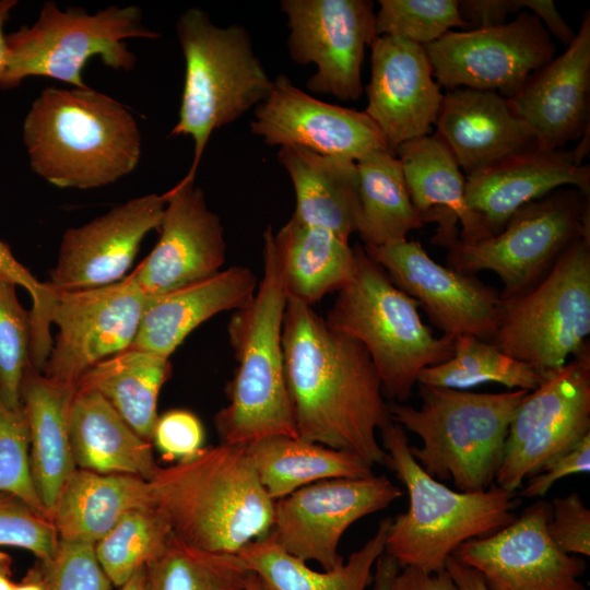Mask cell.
<instances>
[{"label": "cell", "mask_w": 590, "mask_h": 590, "mask_svg": "<svg viewBox=\"0 0 590 590\" xmlns=\"http://www.w3.org/2000/svg\"><path fill=\"white\" fill-rule=\"evenodd\" d=\"M282 345L286 388L300 439L386 465L376 437L391 422L366 350L333 331L311 306L287 297Z\"/></svg>", "instance_id": "obj_1"}, {"label": "cell", "mask_w": 590, "mask_h": 590, "mask_svg": "<svg viewBox=\"0 0 590 590\" xmlns=\"http://www.w3.org/2000/svg\"><path fill=\"white\" fill-rule=\"evenodd\" d=\"M22 134L33 172L59 188L110 185L134 170L141 157L133 115L90 86L43 90L25 116Z\"/></svg>", "instance_id": "obj_2"}, {"label": "cell", "mask_w": 590, "mask_h": 590, "mask_svg": "<svg viewBox=\"0 0 590 590\" xmlns=\"http://www.w3.org/2000/svg\"><path fill=\"white\" fill-rule=\"evenodd\" d=\"M153 505L173 534L206 552L237 554L270 534L274 500L246 446L220 444L160 468L150 480Z\"/></svg>", "instance_id": "obj_3"}, {"label": "cell", "mask_w": 590, "mask_h": 590, "mask_svg": "<svg viewBox=\"0 0 590 590\" xmlns=\"http://www.w3.org/2000/svg\"><path fill=\"white\" fill-rule=\"evenodd\" d=\"M273 229L263 233V275L252 298L234 311L228 340L237 362L228 403L214 415L220 441L246 446L272 437H298L286 388L282 329L287 296L273 252Z\"/></svg>", "instance_id": "obj_4"}, {"label": "cell", "mask_w": 590, "mask_h": 590, "mask_svg": "<svg viewBox=\"0 0 590 590\" xmlns=\"http://www.w3.org/2000/svg\"><path fill=\"white\" fill-rule=\"evenodd\" d=\"M379 432L387 452L386 467L396 473L409 496L408 510L392 518L385 548L401 568L442 571L462 543L488 536L518 517L517 492L495 484L484 491H453L417 463L402 426L391 421Z\"/></svg>", "instance_id": "obj_5"}, {"label": "cell", "mask_w": 590, "mask_h": 590, "mask_svg": "<svg viewBox=\"0 0 590 590\" xmlns=\"http://www.w3.org/2000/svg\"><path fill=\"white\" fill-rule=\"evenodd\" d=\"M420 408L388 403L391 421L422 439L411 453L423 470L460 492L484 491L495 482L511 420L529 391L497 393L417 384Z\"/></svg>", "instance_id": "obj_6"}, {"label": "cell", "mask_w": 590, "mask_h": 590, "mask_svg": "<svg viewBox=\"0 0 590 590\" xmlns=\"http://www.w3.org/2000/svg\"><path fill=\"white\" fill-rule=\"evenodd\" d=\"M354 251L353 279L338 292L324 320L366 350L385 399L404 403L421 370L452 355L453 339L434 335L423 323L417 303L391 282L362 245Z\"/></svg>", "instance_id": "obj_7"}, {"label": "cell", "mask_w": 590, "mask_h": 590, "mask_svg": "<svg viewBox=\"0 0 590 590\" xmlns=\"http://www.w3.org/2000/svg\"><path fill=\"white\" fill-rule=\"evenodd\" d=\"M185 59V81L177 123L170 135L190 137L193 160L185 177L194 179L214 130L227 126L271 93L270 79L238 24L215 25L208 12L189 8L176 23Z\"/></svg>", "instance_id": "obj_8"}, {"label": "cell", "mask_w": 590, "mask_h": 590, "mask_svg": "<svg viewBox=\"0 0 590 590\" xmlns=\"http://www.w3.org/2000/svg\"><path fill=\"white\" fill-rule=\"evenodd\" d=\"M160 34L143 24L135 5H110L96 13L61 10L44 3L38 19L7 35L8 62L0 88L16 87L30 76H45L86 87L82 72L87 61L99 58L108 68L130 71L135 56L125 40L156 39Z\"/></svg>", "instance_id": "obj_9"}, {"label": "cell", "mask_w": 590, "mask_h": 590, "mask_svg": "<svg viewBox=\"0 0 590 590\" xmlns=\"http://www.w3.org/2000/svg\"><path fill=\"white\" fill-rule=\"evenodd\" d=\"M590 238H576L524 294L502 298L489 342L540 373L558 368L588 344Z\"/></svg>", "instance_id": "obj_10"}, {"label": "cell", "mask_w": 590, "mask_h": 590, "mask_svg": "<svg viewBox=\"0 0 590 590\" xmlns=\"http://www.w3.org/2000/svg\"><path fill=\"white\" fill-rule=\"evenodd\" d=\"M589 196L562 187L519 209L504 228L485 239L447 248V267L472 275L492 271L504 285L502 298L534 287L578 237L590 238Z\"/></svg>", "instance_id": "obj_11"}, {"label": "cell", "mask_w": 590, "mask_h": 590, "mask_svg": "<svg viewBox=\"0 0 590 590\" xmlns=\"http://www.w3.org/2000/svg\"><path fill=\"white\" fill-rule=\"evenodd\" d=\"M590 433V346L543 373L509 425L494 484L517 492L546 462Z\"/></svg>", "instance_id": "obj_12"}, {"label": "cell", "mask_w": 590, "mask_h": 590, "mask_svg": "<svg viewBox=\"0 0 590 590\" xmlns=\"http://www.w3.org/2000/svg\"><path fill=\"white\" fill-rule=\"evenodd\" d=\"M424 48L440 86L493 91L506 98L515 96L556 50L542 22L527 11L502 25L449 31Z\"/></svg>", "instance_id": "obj_13"}, {"label": "cell", "mask_w": 590, "mask_h": 590, "mask_svg": "<svg viewBox=\"0 0 590 590\" xmlns=\"http://www.w3.org/2000/svg\"><path fill=\"white\" fill-rule=\"evenodd\" d=\"M150 298L132 273L108 285L59 292L51 314L58 332L42 373L76 385L94 365L131 347Z\"/></svg>", "instance_id": "obj_14"}, {"label": "cell", "mask_w": 590, "mask_h": 590, "mask_svg": "<svg viewBox=\"0 0 590 590\" xmlns=\"http://www.w3.org/2000/svg\"><path fill=\"white\" fill-rule=\"evenodd\" d=\"M287 17V50L298 64L316 66L306 86L340 101L363 94L365 48L377 36L376 13L369 0H282Z\"/></svg>", "instance_id": "obj_15"}, {"label": "cell", "mask_w": 590, "mask_h": 590, "mask_svg": "<svg viewBox=\"0 0 590 590\" xmlns=\"http://www.w3.org/2000/svg\"><path fill=\"white\" fill-rule=\"evenodd\" d=\"M402 494L386 475L319 481L274 502L269 535L291 555L330 570L344 563L339 545L347 528Z\"/></svg>", "instance_id": "obj_16"}, {"label": "cell", "mask_w": 590, "mask_h": 590, "mask_svg": "<svg viewBox=\"0 0 590 590\" xmlns=\"http://www.w3.org/2000/svg\"><path fill=\"white\" fill-rule=\"evenodd\" d=\"M364 249L391 282L417 303L442 335L455 340L470 334L492 340L502 303L495 288L439 264L415 240Z\"/></svg>", "instance_id": "obj_17"}, {"label": "cell", "mask_w": 590, "mask_h": 590, "mask_svg": "<svg viewBox=\"0 0 590 590\" xmlns=\"http://www.w3.org/2000/svg\"><path fill=\"white\" fill-rule=\"evenodd\" d=\"M551 514V503L539 499L505 528L462 543L452 556L477 570L487 590H587L579 580L586 562L560 551L547 533Z\"/></svg>", "instance_id": "obj_18"}, {"label": "cell", "mask_w": 590, "mask_h": 590, "mask_svg": "<svg viewBox=\"0 0 590 590\" xmlns=\"http://www.w3.org/2000/svg\"><path fill=\"white\" fill-rule=\"evenodd\" d=\"M164 196L158 240L131 272L151 297L213 276L226 258L221 219L209 209L194 179L182 177Z\"/></svg>", "instance_id": "obj_19"}, {"label": "cell", "mask_w": 590, "mask_h": 590, "mask_svg": "<svg viewBox=\"0 0 590 590\" xmlns=\"http://www.w3.org/2000/svg\"><path fill=\"white\" fill-rule=\"evenodd\" d=\"M250 132L270 146H299L323 155L359 161L389 150L366 113L324 103L281 74L269 96L256 106Z\"/></svg>", "instance_id": "obj_20"}, {"label": "cell", "mask_w": 590, "mask_h": 590, "mask_svg": "<svg viewBox=\"0 0 590 590\" xmlns=\"http://www.w3.org/2000/svg\"><path fill=\"white\" fill-rule=\"evenodd\" d=\"M164 193H150L117 204L61 238L49 286L59 292L93 288L122 280L144 237L158 229Z\"/></svg>", "instance_id": "obj_21"}, {"label": "cell", "mask_w": 590, "mask_h": 590, "mask_svg": "<svg viewBox=\"0 0 590 590\" xmlns=\"http://www.w3.org/2000/svg\"><path fill=\"white\" fill-rule=\"evenodd\" d=\"M366 115L394 154L403 143L430 134L444 94L424 46L391 36L370 44Z\"/></svg>", "instance_id": "obj_22"}, {"label": "cell", "mask_w": 590, "mask_h": 590, "mask_svg": "<svg viewBox=\"0 0 590 590\" xmlns=\"http://www.w3.org/2000/svg\"><path fill=\"white\" fill-rule=\"evenodd\" d=\"M590 12L566 50L554 57L507 98L533 134L535 146L553 151L589 131Z\"/></svg>", "instance_id": "obj_23"}, {"label": "cell", "mask_w": 590, "mask_h": 590, "mask_svg": "<svg viewBox=\"0 0 590 590\" xmlns=\"http://www.w3.org/2000/svg\"><path fill=\"white\" fill-rule=\"evenodd\" d=\"M577 148L509 155L465 176V201L491 233H499L522 206L562 187L590 191V166Z\"/></svg>", "instance_id": "obj_24"}, {"label": "cell", "mask_w": 590, "mask_h": 590, "mask_svg": "<svg viewBox=\"0 0 590 590\" xmlns=\"http://www.w3.org/2000/svg\"><path fill=\"white\" fill-rule=\"evenodd\" d=\"M435 125L467 175L535 146L508 99L493 91L459 87L444 94Z\"/></svg>", "instance_id": "obj_25"}, {"label": "cell", "mask_w": 590, "mask_h": 590, "mask_svg": "<svg viewBox=\"0 0 590 590\" xmlns=\"http://www.w3.org/2000/svg\"><path fill=\"white\" fill-rule=\"evenodd\" d=\"M399 158L411 201L424 223H437L432 243L448 247L456 239L474 243L493 234L465 201V176L436 134L401 144Z\"/></svg>", "instance_id": "obj_26"}, {"label": "cell", "mask_w": 590, "mask_h": 590, "mask_svg": "<svg viewBox=\"0 0 590 590\" xmlns=\"http://www.w3.org/2000/svg\"><path fill=\"white\" fill-rule=\"evenodd\" d=\"M257 286L249 268L233 266L203 281L153 296L132 346L169 358L200 324L220 312L244 307Z\"/></svg>", "instance_id": "obj_27"}, {"label": "cell", "mask_w": 590, "mask_h": 590, "mask_svg": "<svg viewBox=\"0 0 590 590\" xmlns=\"http://www.w3.org/2000/svg\"><path fill=\"white\" fill-rule=\"evenodd\" d=\"M75 390L76 385L52 381L32 365L21 384L20 400L30 428L31 473L49 517L62 486L76 469L69 436V410Z\"/></svg>", "instance_id": "obj_28"}, {"label": "cell", "mask_w": 590, "mask_h": 590, "mask_svg": "<svg viewBox=\"0 0 590 590\" xmlns=\"http://www.w3.org/2000/svg\"><path fill=\"white\" fill-rule=\"evenodd\" d=\"M278 158L294 187L292 219L349 241L359 217L356 162L299 146H281Z\"/></svg>", "instance_id": "obj_29"}, {"label": "cell", "mask_w": 590, "mask_h": 590, "mask_svg": "<svg viewBox=\"0 0 590 590\" xmlns=\"http://www.w3.org/2000/svg\"><path fill=\"white\" fill-rule=\"evenodd\" d=\"M69 436L78 469L150 481L161 468L152 442L140 437L95 390L76 387L69 410Z\"/></svg>", "instance_id": "obj_30"}, {"label": "cell", "mask_w": 590, "mask_h": 590, "mask_svg": "<svg viewBox=\"0 0 590 590\" xmlns=\"http://www.w3.org/2000/svg\"><path fill=\"white\" fill-rule=\"evenodd\" d=\"M149 505H153L150 481L76 468L62 486L50 518L59 541L95 544L125 514Z\"/></svg>", "instance_id": "obj_31"}, {"label": "cell", "mask_w": 590, "mask_h": 590, "mask_svg": "<svg viewBox=\"0 0 590 590\" xmlns=\"http://www.w3.org/2000/svg\"><path fill=\"white\" fill-rule=\"evenodd\" d=\"M273 252L286 296L314 306L339 292L355 271V251L334 233L290 219L273 232Z\"/></svg>", "instance_id": "obj_32"}, {"label": "cell", "mask_w": 590, "mask_h": 590, "mask_svg": "<svg viewBox=\"0 0 590 590\" xmlns=\"http://www.w3.org/2000/svg\"><path fill=\"white\" fill-rule=\"evenodd\" d=\"M391 522V517L382 519L375 534L346 563L330 570L311 569L270 535L248 543L237 555L257 577L261 590H366L373 582V567L385 553Z\"/></svg>", "instance_id": "obj_33"}, {"label": "cell", "mask_w": 590, "mask_h": 590, "mask_svg": "<svg viewBox=\"0 0 590 590\" xmlns=\"http://www.w3.org/2000/svg\"><path fill=\"white\" fill-rule=\"evenodd\" d=\"M246 449L261 485L274 502L319 481L374 474L373 467L358 456L299 437H266L246 445Z\"/></svg>", "instance_id": "obj_34"}, {"label": "cell", "mask_w": 590, "mask_h": 590, "mask_svg": "<svg viewBox=\"0 0 590 590\" xmlns=\"http://www.w3.org/2000/svg\"><path fill=\"white\" fill-rule=\"evenodd\" d=\"M170 374L169 358L131 346L94 365L76 387L101 393L140 437L152 442L160 391Z\"/></svg>", "instance_id": "obj_35"}, {"label": "cell", "mask_w": 590, "mask_h": 590, "mask_svg": "<svg viewBox=\"0 0 590 590\" xmlns=\"http://www.w3.org/2000/svg\"><path fill=\"white\" fill-rule=\"evenodd\" d=\"M359 217L356 233L364 247L405 240L425 223L414 208L401 163L390 150L369 153L356 162Z\"/></svg>", "instance_id": "obj_36"}, {"label": "cell", "mask_w": 590, "mask_h": 590, "mask_svg": "<svg viewBox=\"0 0 590 590\" xmlns=\"http://www.w3.org/2000/svg\"><path fill=\"white\" fill-rule=\"evenodd\" d=\"M543 373L502 352L492 342L463 334L455 338L452 355L445 362L421 370L417 384L468 390L495 382L509 390L532 391Z\"/></svg>", "instance_id": "obj_37"}, {"label": "cell", "mask_w": 590, "mask_h": 590, "mask_svg": "<svg viewBox=\"0 0 590 590\" xmlns=\"http://www.w3.org/2000/svg\"><path fill=\"white\" fill-rule=\"evenodd\" d=\"M252 571L237 554L211 553L172 535L144 566L142 590H245Z\"/></svg>", "instance_id": "obj_38"}, {"label": "cell", "mask_w": 590, "mask_h": 590, "mask_svg": "<svg viewBox=\"0 0 590 590\" xmlns=\"http://www.w3.org/2000/svg\"><path fill=\"white\" fill-rule=\"evenodd\" d=\"M172 535L166 518L154 505H149L125 514L94 544V552L110 583L121 588L164 552Z\"/></svg>", "instance_id": "obj_39"}, {"label": "cell", "mask_w": 590, "mask_h": 590, "mask_svg": "<svg viewBox=\"0 0 590 590\" xmlns=\"http://www.w3.org/2000/svg\"><path fill=\"white\" fill-rule=\"evenodd\" d=\"M377 36L427 46L455 27L465 28L458 0H379Z\"/></svg>", "instance_id": "obj_40"}, {"label": "cell", "mask_w": 590, "mask_h": 590, "mask_svg": "<svg viewBox=\"0 0 590 590\" xmlns=\"http://www.w3.org/2000/svg\"><path fill=\"white\" fill-rule=\"evenodd\" d=\"M15 286L0 276V399L10 409L21 405V384L31 365L30 314Z\"/></svg>", "instance_id": "obj_41"}, {"label": "cell", "mask_w": 590, "mask_h": 590, "mask_svg": "<svg viewBox=\"0 0 590 590\" xmlns=\"http://www.w3.org/2000/svg\"><path fill=\"white\" fill-rule=\"evenodd\" d=\"M0 494L14 495L49 517L31 473L30 428L25 410L10 409L0 399ZM50 518V517H49Z\"/></svg>", "instance_id": "obj_42"}, {"label": "cell", "mask_w": 590, "mask_h": 590, "mask_svg": "<svg viewBox=\"0 0 590 590\" xmlns=\"http://www.w3.org/2000/svg\"><path fill=\"white\" fill-rule=\"evenodd\" d=\"M0 276L14 285L24 287L32 298L31 323V364L38 370L45 366L52 338L50 334L51 314L58 293L48 283L38 281L11 252L0 239Z\"/></svg>", "instance_id": "obj_43"}, {"label": "cell", "mask_w": 590, "mask_h": 590, "mask_svg": "<svg viewBox=\"0 0 590 590\" xmlns=\"http://www.w3.org/2000/svg\"><path fill=\"white\" fill-rule=\"evenodd\" d=\"M59 542L49 517L14 495L0 494V546L24 548L37 562L47 563L55 556Z\"/></svg>", "instance_id": "obj_44"}, {"label": "cell", "mask_w": 590, "mask_h": 590, "mask_svg": "<svg viewBox=\"0 0 590 590\" xmlns=\"http://www.w3.org/2000/svg\"><path fill=\"white\" fill-rule=\"evenodd\" d=\"M46 590H111V583L101 568L94 544L59 542L47 563L37 562Z\"/></svg>", "instance_id": "obj_45"}, {"label": "cell", "mask_w": 590, "mask_h": 590, "mask_svg": "<svg viewBox=\"0 0 590 590\" xmlns=\"http://www.w3.org/2000/svg\"><path fill=\"white\" fill-rule=\"evenodd\" d=\"M551 506L546 528L553 543L564 553L590 556V510L580 495L556 497Z\"/></svg>", "instance_id": "obj_46"}, {"label": "cell", "mask_w": 590, "mask_h": 590, "mask_svg": "<svg viewBox=\"0 0 590 590\" xmlns=\"http://www.w3.org/2000/svg\"><path fill=\"white\" fill-rule=\"evenodd\" d=\"M204 429L200 420L187 410H170L158 416L152 442L167 460H185L203 448Z\"/></svg>", "instance_id": "obj_47"}, {"label": "cell", "mask_w": 590, "mask_h": 590, "mask_svg": "<svg viewBox=\"0 0 590 590\" xmlns=\"http://www.w3.org/2000/svg\"><path fill=\"white\" fill-rule=\"evenodd\" d=\"M590 472V433L574 446L546 462L536 473L528 477L518 496L526 498L544 497L555 482L579 473Z\"/></svg>", "instance_id": "obj_48"}, {"label": "cell", "mask_w": 590, "mask_h": 590, "mask_svg": "<svg viewBox=\"0 0 590 590\" xmlns=\"http://www.w3.org/2000/svg\"><path fill=\"white\" fill-rule=\"evenodd\" d=\"M459 10L474 28L502 25L510 13L520 12L518 0H463L459 1Z\"/></svg>", "instance_id": "obj_49"}, {"label": "cell", "mask_w": 590, "mask_h": 590, "mask_svg": "<svg viewBox=\"0 0 590 590\" xmlns=\"http://www.w3.org/2000/svg\"><path fill=\"white\" fill-rule=\"evenodd\" d=\"M520 9L530 10L544 25L548 34L559 39L566 47L573 42L576 32L558 12L553 0H519Z\"/></svg>", "instance_id": "obj_50"}, {"label": "cell", "mask_w": 590, "mask_h": 590, "mask_svg": "<svg viewBox=\"0 0 590 590\" xmlns=\"http://www.w3.org/2000/svg\"><path fill=\"white\" fill-rule=\"evenodd\" d=\"M394 590H458L445 569L428 574L414 567H403L394 581Z\"/></svg>", "instance_id": "obj_51"}, {"label": "cell", "mask_w": 590, "mask_h": 590, "mask_svg": "<svg viewBox=\"0 0 590 590\" xmlns=\"http://www.w3.org/2000/svg\"><path fill=\"white\" fill-rule=\"evenodd\" d=\"M445 569L451 576L458 590H487L481 574L453 556L447 559Z\"/></svg>", "instance_id": "obj_52"}, {"label": "cell", "mask_w": 590, "mask_h": 590, "mask_svg": "<svg viewBox=\"0 0 590 590\" xmlns=\"http://www.w3.org/2000/svg\"><path fill=\"white\" fill-rule=\"evenodd\" d=\"M401 567L390 555L384 553L376 562L371 590H394V581Z\"/></svg>", "instance_id": "obj_53"}, {"label": "cell", "mask_w": 590, "mask_h": 590, "mask_svg": "<svg viewBox=\"0 0 590 590\" xmlns=\"http://www.w3.org/2000/svg\"><path fill=\"white\" fill-rule=\"evenodd\" d=\"M17 4L15 0H0V79L3 75L8 62L5 23L9 21L11 10Z\"/></svg>", "instance_id": "obj_54"}, {"label": "cell", "mask_w": 590, "mask_h": 590, "mask_svg": "<svg viewBox=\"0 0 590 590\" xmlns=\"http://www.w3.org/2000/svg\"><path fill=\"white\" fill-rule=\"evenodd\" d=\"M13 590H46L44 579L36 564L28 569L21 582L15 583Z\"/></svg>", "instance_id": "obj_55"}, {"label": "cell", "mask_w": 590, "mask_h": 590, "mask_svg": "<svg viewBox=\"0 0 590 590\" xmlns=\"http://www.w3.org/2000/svg\"><path fill=\"white\" fill-rule=\"evenodd\" d=\"M12 557L0 551V590H13L15 582L12 580Z\"/></svg>", "instance_id": "obj_56"}, {"label": "cell", "mask_w": 590, "mask_h": 590, "mask_svg": "<svg viewBox=\"0 0 590 590\" xmlns=\"http://www.w3.org/2000/svg\"><path fill=\"white\" fill-rule=\"evenodd\" d=\"M143 569L140 568L121 588L120 590H142L143 589Z\"/></svg>", "instance_id": "obj_57"}, {"label": "cell", "mask_w": 590, "mask_h": 590, "mask_svg": "<svg viewBox=\"0 0 590 590\" xmlns=\"http://www.w3.org/2000/svg\"><path fill=\"white\" fill-rule=\"evenodd\" d=\"M245 590H261L259 581H258L257 577L253 574H252V577L249 580L247 587L245 588Z\"/></svg>", "instance_id": "obj_58"}]
</instances>
